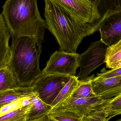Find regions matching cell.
Here are the masks:
<instances>
[{"instance_id":"6da1fadb","label":"cell","mask_w":121,"mask_h":121,"mask_svg":"<svg viewBox=\"0 0 121 121\" xmlns=\"http://www.w3.org/2000/svg\"><path fill=\"white\" fill-rule=\"evenodd\" d=\"M44 0L45 21L60 50L76 53L83 39L99 30V26L86 22L79 16L58 2Z\"/></svg>"},{"instance_id":"7a4b0ae2","label":"cell","mask_w":121,"mask_h":121,"mask_svg":"<svg viewBox=\"0 0 121 121\" xmlns=\"http://www.w3.org/2000/svg\"><path fill=\"white\" fill-rule=\"evenodd\" d=\"M1 14L11 37H29L35 39L40 54L44 35L48 26L39 12L37 0H6Z\"/></svg>"},{"instance_id":"3957f363","label":"cell","mask_w":121,"mask_h":121,"mask_svg":"<svg viewBox=\"0 0 121 121\" xmlns=\"http://www.w3.org/2000/svg\"><path fill=\"white\" fill-rule=\"evenodd\" d=\"M9 67L19 86H30L41 75L40 54L35 39L29 37L11 36Z\"/></svg>"},{"instance_id":"277c9868","label":"cell","mask_w":121,"mask_h":121,"mask_svg":"<svg viewBox=\"0 0 121 121\" xmlns=\"http://www.w3.org/2000/svg\"><path fill=\"white\" fill-rule=\"evenodd\" d=\"M70 77L58 74H41L30 87L34 94L43 101L50 105Z\"/></svg>"},{"instance_id":"5b68a950","label":"cell","mask_w":121,"mask_h":121,"mask_svg":"<svg viewBox=\"0 0 121 121\" xmlns=\"http://www.w3.org/2000/svg\"><path fill=\"white\" fill-rule=\"evenodd\" d=\"M108 46L101 40L94 42L85 52L79 55V72L77 76L79 81L84 80L99 66L105 63Z\"/></svg>"},{"instance_id":"8992f818","label":"cell","mask_w":121,"mask_h":121,"mask_svg":"<svg viewBox=\"0 0 121 121\" xmlns=\"http://www.w3.org/2000/svg\"><path fill=\"white\" fill-rule=\"evenodd\" d=\"M79 54L76 53H70L60 50L55 51L47 62L41 74H58L75 76L77 69L79 67Z\"/></svg>"},{"instance_id":"52a82bcc","label":"cell","mask_w":121,"mask_h":121,"mask_svg":"<svg viewBox=\"0 0 121 121\" xmlns=\"http://www.w3.org/2000/svg\"><path fill=\"white\" fill-rule=\"evenodd\" d=\"M81 17L86 22L101 26L106 19L92 0H53Z\"/></svg>"},{"instance_id":"ba28073f","label":"cell","mask_w":121,"mask_h":121,"mask_svg":"<svg viewBox=\"0 0 121 121\" xmlns=\"http://www.w3.org/2000/svg\"><path fill=\"white\" fill-rule=\"evenodd\" d=\"M104 101V99L99 96L86 98L72 97L59 106L53 107L50 110L70 112L84 118L95 111Z\"/></svg>"},{"instance_id":"9c48e42d","label":"cell","mask_w":121,"mask_h":121,"mask_svg":"<svg viewBox=\"0 0 121 121\" xmlns=\"http://www.w3.org/2000/svg\"><path fill=\"white\" fill-rule=\"evenodd\" d=\"M99 31L101 40L108 47L121 39V12L112 14L101 25Z\"/></svg>"},{"instance_id":"30bf717a","label":"cell","mask_w":121,"mask_h":121,"mask_svg":"<svg viewBox=\"0 0 121 121\" xmlns=\"http://www.w3.org/2000/svg\"><path fill=\"white\" fill-rule=\"evenodd\" d=\"M10 32L2 14L0 15V68L9 66L11 55Z\"/></svg>"},{"instance_id":"8fae6325","label":"cell","mask_w":121,"mask_h":121,"mask_svg":"<svg viewBox=\"0 0 121 121\" xmlns=\"http://www.w3.org/2000/svg\"><path fill=\"white\" fill-rule=\"evenodd\" d=\"M91 82L94 94L101 97L111 90L121 86V76L106 78L94 76Z\"/></svg>"},{"instance_id":"7c38bea8","label":"cell","mask_w":121,"mask_h":121,"mask_svg":"<svg viewBox=\"0 0 121 121\" xmlns=\"http://www.w3.org/2000/svg\"><path fill=\"white\" fill-rule=\"evenodd\" d=\"M35 94L30 86H20L0 92V106Z\"/></svg>"},{"instance_id":"4fadbf2b","label":"cell","mask_w":121,"mask_h":121,"mask_svg":"<svg viewBox=\"0 0 121 121\" xmlns=\"http://www.w3.org/2000/svg\"><path fill=\"white\" fill-rule=\"evenodd\" d=\"M96 110L102 112L109 121L118 115H121V94L112 99L104 100Z\"/></svg>"},{"instance_id":"5bb4252c","label":"cell","mask_w":121,"mask_h":121,"mask_svg":"<svg viewBox=\"0 0 121 121\" xmlns=\"http://www.w3.org/2000/svg\"><path fill=\"white\" fill-rule=\"evenodd\" d=\"M79 81L77 76L70 77L69 81L62 89L53 102L50 104L52 108L59 106L72 97L79 85Z\"/></svg>"},{"instance_id":"9a60e30c","label":"cell","mask_w":121,"mask_h":121,"mask_svg":"<svg viewBox=\"0 0 121 121\" xmlns=\"http://www.w3.org/2000/svg\"><path fill=\"white\" fill-rule=\"evenodd\" d=\"M32 104L31 109L28 117L27 121L34 120L48 115L51 109V106L43 101L37 95L30 96Z\"/></svg>"},{"instance_id":"2e32d148","label":"cell","mask_w":121,"mask_h":121,"mask_svg":"<svg viewBox=\"0 0 121 121\" xmlns=\"http://www.w3.org/2000/svg\"><path fill=\"white\" fill-rule=\"evenodd\" d=\"M105 62L107 67L110 69L121 67V39L116 44L108 47Z\"/></svg>"},{"instance_id":"e0dca14e","label":"cell","mask_w":121,"mask_h":121,"mask_svg":"<svg viewBox=\"0 0 121 121\" xmlns=\"http://www.w3.org/2000/svg\"><path fill=\"white\" fill-rule=\"evenodd\" d=\"M19 87L9 66L0 68V92Z\"/></svg>"},{"instance_id":"ac0fdd59","label":"cell","mask_w":121,"mask_h":121,"mask_svg":"<svg viewBox=\"0 0 121 121\" xmlns=\"http://www.w3.org/2000/svg\"><path fill=\"white\" fill-rule=\"evenodd\" d=\"M94 75L89 76L86 79L79 81L77 88L72 97L76 98H86L96 96L94 93L92 85V79Z\"/></svg>"},{"instance_id":"d6986e66","label":"cell","mask_w":121,"mask_h":121,"mask_svg":"<svg viewBox=\"0 0 121 121\" xmlns=\"http://www.w3.org/2000/svg\"><path fill=\"white\" fill-rule=\"evenodd\" d=\"M32 104L23 107L0 117V121H27Z\"/></svg>"},{"instance_id":"ffe728a7","label":"cell","mask_w":121,"mask_h":121,"mask_svg":"<svg viewBox=\"0 0 121 121\" xmlns=\"http://www.w3.org/2000/svg\"><path fill=\"white\" fill-rule=\"evenodd\" d=\"M48 117L56 121H83L84 118L69 112L50 110Z\"/></svg>"},{"instance_id":"44dd1931","label":"cell","mask_w":121,"mask_h":121,"mask_svg":"<svg viewBox=\"0 0 121 121\" xmlns=\"http://www.w3.org/2000/svg\"><path fill=\"white\" fill-rule=\"evenodd\" d=\"M26 98H22L0 106V117L24 107L23 104V101Z\"/></svg>"},{"instance_id":"7402d4cb","label":"cell","mask_w":121,"mask_h":121,"mask_svg":"<svg viewBox=\"0 0 121 121\" xmlns=\"http://www.w3.org/2000/svg\"><path fill=\"white\" fill-rule=\"evenodd\" d=\"M121 76V67L107 70L105 68L101 70V73L97 74V76L102 78L115 77Z\"/></svg>"},{"instance_id":"603a6c76","label":"cell","mask_w":121,"mask_h":121,"mask_svg":"<svg viewBox=\"0 0 121 121\" xmlns=\"http://www.w3.org/2000/svg\"><path fill=\"white\" fill-rule=\"evenodd\" d=\"M83 121H107L104 114L99 111L96 110L85 117Z\"/></svg>"},{"instance_id":"cb8c5ba5","label":"cell","mask_w":121,"mask_h":121,"mask_svg":"<svg viewBox=\"0 0 121 121\" xmlns=\"http://www.w3.org/2000/svg\"><path fill=\"white\" fill-rule=\"evenodd\" d=\"M108 1H109V0H94V2L98 7L99 10L101 7H104L105 4L107 5L108 4ZM111 1H112L113 7L114 10H116L121 5V0H111Z\"/></svg>"},{"instance_id":"d4e9b609","label":"cell","mask_w":121,"mask_h":121,"mask_svg":"<svg viewBox=\"0 0 121 121\" xmlns=\"http://www.w3.org/2000/svg\"><path fill=\"white\" fill-rule=\"evenodd\" d=\"M121 94V86L112 89L108 92V96L110 98H113Z\"/></svg>"},{"instance_id":"484cf974","label":"cell","mask_w":121,"mask_h":121,"mask_svg":"<svg viewBox=\"0 0 121 121\" xmlns=\"http://www.w3.org/2000/svg\"><path fill=\"white\" fill-rule=\"evenodd\" d=\"M48 118L47 116H45L41 118H39L37 119H34V120H31V121H44V120Z\"/></svg>"},{"instance_id":"4316f807","label":"cell","mask_w":121,"mask_h":121,"mask_svg":"<svg viewBox=\"0 0 121 121\" xmlns=\"http://www.w3.org/2000/svg\"><path fill=\"white\" fill-rule=\"evenodd\" d=\"M44 121H54V120H52V119H50L49 118H48V117L47 118L45 119V120H44Z\"/></svg>"},{"instance_id":"83f0119b","label":"cell","mask_w":121,"mask_h":121,"mask_svg":"<svg viewBox=\"0 0 121 121\" xmlns=\"http://www.w3.org/2000/svg\"><path fill=\"white\" fill-rule=\"evenodd\" d=\"M117 9L118 11H119V12H121V5L119 8H118V9L117 8Z\"/></svg>"},{"instance_id":"f1b7e54d","label":"cell","mask_w":121,"mask_h":121,"mask_svg":"<svg viewBox=\"0 0 121 121\" xmlns=\"http://www.w3.org/2000/svg\"><path fill=\"white\" fill-rule=\"evenodd\" d=\"M116 121H121V119H119V120H117Z\"/></svg>"},{"instance_id":"f546056e","label":"cell","mask_w":121,"mask_h":121,"mask_svg":"<svg viewBox=\"0 0 121 121\" xmlns=\"http://www.w3.org/2000/svg\"><path fill=\"white\" fill-rule=\"evenodd\" d=\"M92 0L93 1H94V0Z\"/></svg>"}]
</instances>
